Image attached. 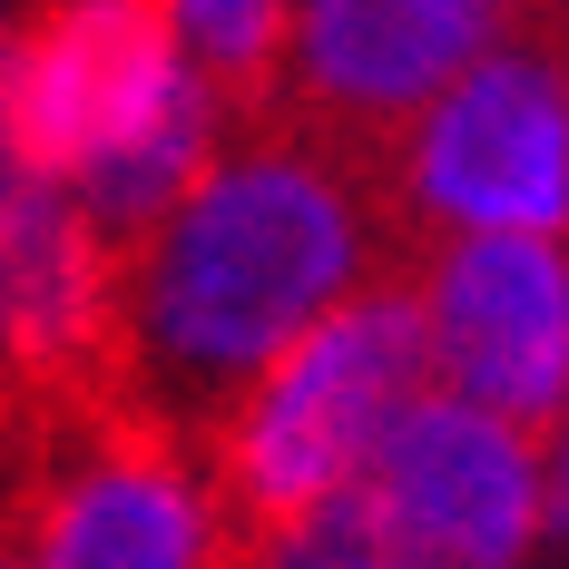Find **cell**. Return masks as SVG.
<instances>
[{
    "label": "cell",
    "mask_w": 569,
    "mask_h": 569,
    "mask_svg": "<svg viewBox=\"0 0 569 569\" xmlns=\"http://www.w3.org/2000/svg\"><path fill=\"white\" fill-rule=\"evenodd\" d=\"M422 256L461 236H560L569 227V40L560 20H511L491 59L461 79L393 187Z\"/></svg>",
    "instance_id": "cell-3"
},
{
    "label": "cell",
    "mask_w": 569,
    "mask_h": 569,
    "mask_svg": "<svg viewBox=\"0 0 569 569\" xmlns=\"http://www.w3.org/2000/svg\"><path fill=\"white\" fill-rule=\"evenodd\" d=\"M50 569H227L207 452L138 402L50 422Z\"/></svg>",
    "instance_id": "cell-6"
},
{
    "label": "cell",
    "mask_w": 569,
    "mask_h": 569,
    "mask_svg": "<svg viewBox=\"0 0 569 569\" xmlns=\"http://www.w3.org/2000/svg\"><path fill=\"white\" fill-rule=\"evenodd\" d=\"M422 402H442L432 305H422V276H383L295 363H276L246 393V412L207 442V491H217L227 560L266 550L276 530L315 520L343 491H363Z\"/></svg>",
    "instance_id": "cell-2"
},
{
    "label": "cell",
    "mask_w": 569,
    "mask_h": 569,
    "mask_svg": "<svg viewBox=\"0 0 569 569\" xmlns=\"http://www.w3.org/2000/svg\"><path fill=\"white\" fill-rule=\"evenodd\" d=\"M373 491L432 569H520L530 530L550 511L540 501V442H520L511 422L461 412V402H422L402 422Z\"/></svg>",
    "instance_id": "cell-7"
},
{
    "label": "cell",
    "mask_w": 569,
    "mask_h": 569,
    "mask_svg": "<svg viewBox=\"0 0 569 569\" xmlns=\"http://www.w3.org/2000/svg\"><path fill=\"white\" fill-rule=\"evenodd\" d=\"M560 520H569V461H560Z\"/></svg>",
    "instance_id": "cell-10"
},
{
    "label": "cell",
    "mask_w": 569,
    "mask_h": 569,
    "mask_svg": "<svg viewBox=\"0 0 569 569\" xmlns=\"http://www.w3.org/2000/svg\"><path fill=\"white\" fill-rule=\"evenodd\" d=\"M442 402L511 422L520 442L569 432V246L560 236H461L422 266Z\"/></svg>",
    "instance_id": "cell-5"
},
{
    "label": "cell",
    "mask_w": 569,
    "mask_h": 569,
    "mask_svg": "<svg viewBox=\"0 0 569 569\" xmlns=\"http://www.w3.org/2000/svg\"><path fill=\"white\" fill-rule=\"evenodd\" d=\"M0 569H50V501L0 520Z\"/></svg>",
    "instance_id": "cell-8"
},
{
    "label": "cell",
    "mask_w": 569,
    "mask_h": 569,
    "mask_svg": "<svg viewBox=\"0 0 569 569\" xmlns=\"http://www.w3.org/2000/svg\"><path fill=\"white\" fill-rule=\"evenodd\" d=\"M422 266L432 256L412 246L383 177L343 168L295 128L236 138L128 266V402L207 452L246 393L295 363L353 295Z\"/></svg>",
    "instance_id": "cell-1"
},
{
    "label": "cell",
    "mask_w": 569,
    "mask_h": 569,
    "mask_svg": "<svg viewBox=\"0 0 569 569\" xmlns=\"http://www.w3.org/2000/svg\"><path fill=\"white\" fill-rule=\"evenodd\" d=\"M10 393H20V373H10V353H0V402H10Z\"/></svg>",
    "instance_id": "cell-9"
},
{
    "label": "cell",
    "mask_w": 569,
    "mask_h": 569,
    "mask_svg": "<svg viewBox=\"0 0 569 569\" xmlns=\"http://www.w3.org/2000/svg\"><path fill=\"white\" fill-rule=\"evenodd\" d=\"M501 30H511V10H481V0H315V10H295L276 128L402 187V148L491 59Z\"/></svg>",
    "instance_id": "cell-4"
},
{
    "label": "cell",
    "mask_w": 569,
    "mask_h": 569,
    "mask_svg": "<svg viewBox=\"0 0 569 569\" xmlns=\"http://www.w3.org/2000/svg\"><path fill=\"white\" fill-rule=\"evenodd\" d=\"M0 59H10V20H0Z\"/></svg>",
    "instance_id": "cell-11"
}]
</instances>
